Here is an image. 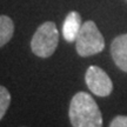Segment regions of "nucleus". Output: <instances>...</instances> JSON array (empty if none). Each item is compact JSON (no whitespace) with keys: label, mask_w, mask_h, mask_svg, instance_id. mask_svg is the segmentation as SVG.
Listing matches in <instances>:
<instances>
[{"label":"nucleus","mask_w":127,"mask_h":127,"mask_svg":"<svg viewBox=\"0 0 127 127\" xmlns=\"http://www.w3.org/2000/svg\"><path fill=\"white\" fill-rule=\"evenodd\" d=\"M68 117L72 127H102V114L93 96L78 92L69 102Z\"/></svg>","instance_id":"f257e3e1"},{"label":"nucleus","mask_w":127,"mask_h":127,"mask_svg":"<svg viewBox=\"0 0 127 127\" xmlns=\"http://www.w3.org/2000/svg\"><path fill=\"white\" fill-rule=\"evenodd\" d=\"M59 44V32L53 21L41 24L31 40L32 52L39 58H48L53 54Z\"/></svg>","instance_id":"f03ea898"},{"label":"nucleus","mask_w":127,"mask_h":127,"mask_svg":"<svg viewBox=\"0 0 127 127\" xmlns=\"http://www.w3.org/2000/svg\"><path fill=\"white\" fill-rule=\"evenodd\" d=\"M75 48L80 57H91L102 52L105 39L94 21L88 20L82 24L81 30L75 39Z\"/></svg>","instance_id":"7ed1b4c3"},{"label":"nucleus","mask_w":127,"mask_h":127,"mask_svg":"<svg viewBox=\"0 0 127 127\" xmlns=\"http://www.w3.org/2000/svg\"><path fill=\"white\" fill-rule=\"evenodd\" d=\"M85 81L88 90L98 96H108L113 91V82L108 74L98 66H90L85 74Z\"/></svg>","instance_id":"20e7f679"},{"label":"nucleus","mask_w":127,"mask_h":127,"mask_svg":"<svg viewBox=\"0 0 127 127\" xmlns=\"http://www.w3.org/2000/svg\"><path fill=\"white\" fill-rule=\"evenodd\" d=\"M111 55L114 64L127 73V33L113 39L111 44Z\"/></svg>","instance_id":"39448f33"},{"label":"nucleus","mask_w":127,"mask_h":127,"mask_svg":"<svg viewBox=\"0 0 127 127\" xmlns=\"http://www.w3.org/2000/svg\"><path fill=\"white\" fill-rule=\"evenodd\" d=\"M82 21H81V15L72 11L67 14V17L65 18L63 24V36L67 42H73L75 41L79 32L81 30Z\"/></svg>","instance_id":"423d86ee"},{"label":"nucleus","mask_w":127,"mask_h":127,"mask_svg":"<svg viewBox=\"0 0 127 127\" xmlns=\"http://www.w3.org/2000/svg\"><path fill=\"white\" fill-rule=\"evenodd\" d=\"M14 24L7 15H0V47L6 45L13 36Z\"/></svg>","instance_id":"0eeeda50"},{"label":"nucleus","mask_w":127,"mask_h":127,"mask_svg":"<svg viewBox=\"0 0 127 127\" xmlns=\"http://www.w3.org/2000/svg\"><path fill=\"white\" fill-rule=\"evenodd\" d=\"M11 105V93L5 86L0 85V120L4 118Z\"/></svg>","instance_id":"6e6552de"},{"label":"nucleus","mask_w":127,"mask_h":127,"mask_svg":"<svg viewBox=\"0 0 127 127\" xmlns=\"http://www.w3.org/2000/svg\"><path fill=\"white\" fill-rule=\"evenodd\" d=\"M109 127H127V115H117L111 121Z\"/></svg>","instance_id":"1a4fd4ad"}]
</instances>
